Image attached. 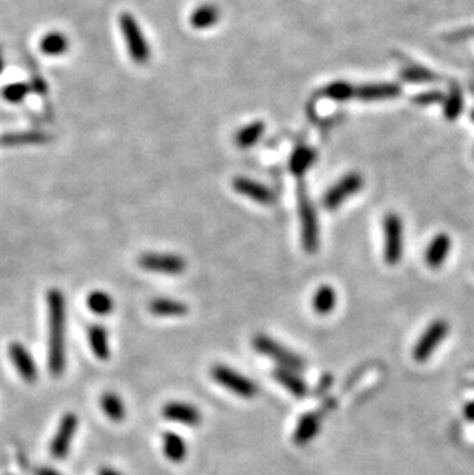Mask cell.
Wrapping results in <instances>:
<instances>
[{
  "instance_id": "cell-1",
  "label": "cell",
  "mask_w": 474,
  "mask_h": 475,
  "mask_svg": "<svg viewBox=\"0 0 474 475\" xmlns=\"http://www.w3.org/2000/svg\"><path fill=\"white\" fill-rule=\"evenodd\" d=\"M48 304V369L51 376H62L66 368V299L53 288L47 294Z\"/></svg>"
},
{
  "instance_id": "cell-2",
  "label": "cell",
  "mask_w": 474,
  "mask_h": 475,
  "mask_svg": "<svg viewBox=\"0 0 474 475\" xmlns=\"http://www.w3.org/2000/svg\"><path fill=\"white\" fill-rule=\"evenodd\" d=\"M253 346H254V350L260 354H264L265 357L277 362L279 364H281V368H288V369H293L298 372L305 369V360L300 357V355L293 352L291 350H288V347H285L284 345L274 340V338H271L264 334H259L254 337Z\"/></svg>"
},
{
  "instance_id": "cell-3",
  "label": "cell",
  "mask_w": 474,
  "mask_h": 475,
  "mask_svg": "<svg viewBox=\"0 0 474 475\" xmlns=\"http://www.w3.org/2000/svg\"><path fill=\"white\" fill-rule=\"evenodd\" d=\"M403 256V223L401 216L389 213L384 217V259L388 265H397Z\"/></svg>"
},
{
  "instance_id": "cell-4",
  "label": "cell",
  "mask_w": 474,
  "mask_h": 475,
  "mask_svg": "<svg viewBox=\"0 0 474 475\" xmlns=\"http://www.w3.org/2000/svg\"><path fill=\"white\" fill-rule=\"evenodd\" d=\"M119 22H121V30L126 45H128V53L133 62L138 65H145L150 61V48L138 20L131 14L123 13Z\"/></svg>"
},
{
  "instance_id": "cell-5",
  "label": "cell",
  "mask_w": 474,
  "mask_h": 475,
  "mask_svg": "<svg viewBox=\"0 0 474 475\" xmlns=\"http://www.w3.org/2000/svg\"><path fill=\"white\" fill-rule=\"evenodd\" d=\"M211 376L217 381L219 385L230 389V391L242 398H253L257 395V385L248 377L242 376L241 372L234 371L225 364H216L211 369Z\"/></svg>"
},
{
  "instance_id": "cell-6",
  "label": "cell",
  "mask_w": 474,
  "mask_h": 475,
  "mask_svg": "<svg viewBox=\"0 0 474 475\" xmlns=\"http://www.w3.org/2000/svg\"><path fill=\"white\" fill-rule=\"evenodd\" d=\"M450 333V325L448 321L439 319L435 320L419 337V340L413 350V357L416 362H427L433 352L437 350L439 345L444 342V338Z\"/></svg>"
},
{
  "instance_id": "cell-7",
  "label": "cell",
  "mask_w": 474,
  "mask_h": 475,
  "mask_svg": "<svg viewBox=\"0 0 474 475\" xmlns=\"http://www.w3.org/2000/svg\"><path fill=\"white\" fill-rule=\"evenodd\" d=\"M79 428V419L74 412H66L59 423V428L56 431V436L53 437V442L49 445L51 457L56 460L66 459L68 452L73 443V438Z\"/></svg>"
},
{
  "instance_id": "cell-8",
  "label": "cell",
  "mask_w": 474,
  "mask_h": 475,
  "mask_svg": "<svg viewBox=\"0 0 474 475\" xmlns=\"http://www.w3.org/2000/svg\"><path fill=\"white\" fill-rule=\"evenodd\" d=\"M139 265L150 271V273L177 276L182 274L186 268V261L176 254H160V252H147L140 256Z\"/></svg>"
},
{
  "instance_id": "cell-9",
  "label": "cell",
  "mask_w": 474,
  "mask_h": 475,
  "mask_svg": "<svg viewBox=\"0 0 474 475\" xmlns=\"http://www.w3.org/2000/svg\"><path fill=\"white\" fill-rule=\"evenodd\" d=\"M362 186H363V177L360 174L358 173L346 174L327 191L324 197V206L329 211L337 209L346 199H350L353 194L362 190Z\"/></svg>"
},
{
  "instance_id": "cell-10",
  "label": "cell",
  "mask_w": 474,
  "mask_h": 475,
  "mask_svg": "<svg viewBox=\"0 0 474 475\" xmlns=\"http://www.w3.org/2000/svg\"><path fill=\"white\" fill-rule=\"evenodd\" d=\"M300 218H302V243L307 252L312 254L319 248V225L312 203L305 194L300 197Z\"/></svg>"
},
{
  "instance_id": "cell-11",
  "label": "cell",
  "mask_w": 474,
  "mask_h": 475,
  "mask_svg": "<svg viewBox=\"0 0 474 475\" xmlns=\"http://www.w3.org/2000/svg\"><path fill=\"white\" fill-rule=\"evenodd\" d=\"M8 355L14 364L16 371L19 372V376L25 383L32 385L37 381L39 377V371L36 366V362H34L31 352L19 342H13L8 347Z\"/></svg>"
},
{
  "instance_id": "cell-12",
  "label": "cell",
  "mask_w": 474,
  "mask_h": 475,
  "mask_svg": "<svg viewBox=\"0 0 474 475\" xmlns=\"http://www.w3.org/2000/svg\"><path fill=\"white\" fill-rule=\"evenodd\" d=\"M164 417L169 421H177L182 425L196 426L202 420V415L198 408H194L190 403L183 402H169L164 406L162 409Z\"/></svg>"
},
{
  "instance_id": "cell-13",
  "label": "cell",
  "mask_w": 474,
  "mask_h": 475,
  "mask_svg": "<svg viewBox=\"0 0 474 475\" xmlns=\"http://www.w3.org/2000/svg\"><path fill=\"white\" fill-rule=\"evenodd\" d=\"M402 92L401 85L397 83H368L360 88H356V96L363 101H379L396 99Z\"/></svg>"
},
{
  "instance_id": "cell-14",
  "label": "cell",
  "mask_w": 474,
  "mask_h": 475,
  "mask_svg": "<svg viewBox=\"0 0 474 475\" xmlns=\"http://www.w3.org/2000/svg\"><path fill=\"white\" fill-rule=\"evenodd\" d=\"M233 188L237 192H241L242 196L257 203H264V205H268V203L274 200L273 192H271L269 188H267L265 185H262L259 182L247 179V177H236L233 180Z\"/></svg>"
},
{
  "instance_id": "cell-15",
  "label": "cell",
  "mask_w": 474,
  "mask_h": 475,
  "mask_svg": "<svg viewBox=\"0 0 474 475\" xmlns=\"http://www.w3.org/2000/svg\"><path fill=\"white\" fill-rule=\"evenodd\" d=\"M451 249V239L446 234H437L433 240L430 242L427 252H425V261L430 268L437 269L445 263L448 254Z\"/></svg>"
},
{
  "instance_id": "cell-16",
  "label": "cell",
  "mask_w": 474,
  "mask_h": 475,
  "mask_svg": "<svg viewBox=\"0 0 474 475\" xmlns=\"http://www.w3.org/2000/svg\"><path fill=\"white\" fill-rule=\"evenodd\" d=\"M320 429V417L319 414L308 412L299 420L298 426H296L293 440L298 446L308 445L312 438L319 434Z\"/></svg>"
},
{
  "instance_id": "cell-17",
  "label": "cell",
  "mask_w": 474,
  "mask_h": 475,
  "mask_svg": "<svg viewBox=\"0 0 474 475\" xmlns=\"http://www.w3.org/2000/svg\"><path fill=\"white\" fill-rule=\"evenodd\" d=\"M273 377L277 383H281L294 397L302 398L308 394V388L305 385V381L299 377L298 371L288 368H277L273 371Z\"/></svg>"
},
{
  "instance_id": "cell-18",
  "label": "cell",
  "mask_w": 474,
  "mask_h": 475,
  "mask_svg": "<svg viewBox=\"0 0 474 475\" xmlns=\"http://www.w3.org/2000/svg\"><path fill=\"white\" fill-rule=\"evenodd\" d=\"M148 309L151 314H154L157 317H182L190 311L183 302L174 299H165V297L152 300L148 304Z\"/></svg>"
},
{
  "instance_id": "cell-19",
  "label": "cell",
  "mask_w": 474,
  "mask_h": 475,
  "mask_svg": "<svg viewBox=\"0 0 474 475\" xmlns=\"http://www.w3.org/2000/svg\"><path fill=\"white\" fill-rule=\"evenodd\" d=\"M88 342L91 346L92 354L102 362H105L109 359V340H108V333L107 328L102 325H92L88 329Z\"/></svg>"
},
{
  "instance_id": "cell-20",
  "label": "cell",
  "mask_w": 474,
  "mask_h": 475,
  "mask_svg": "<svg viewBox=\"0 0 474 475\" xmlns=\"http://www.w3.org/2000/svg\"><path fill=\"white\" fill-rule=\"evenodd\" d=\"M49 140L47 132L40 131H25V132H10L0 135V147H20V145H32V143H44Z\"/></svg>"
},
{
  "instance_id": "cell-21",
  "label": "cell",
  "mask_w": 474,
  "mask_h": 475,
  "mask_svg": "<svg viewBox=\"0 0 474 475\" xmlns=\"http://www.w3.org/2000/svg\"><path fill=\"white\" fill-rule=\"evenodd\" d=\"M337 303V294L329 285L320 286L316 291L315 297H312V308L320 316H327L336 308Z\"/></svg>"
},
{
  "instance_id": "cell-22",
  "label": "cell",
  "mask_w": 474,
  "mask_h": 475,
  "mask_svg": "<svg viewBox=\"0 0 474 475\" xmlns=\"http://www.w3.org/2000/svg\"><path fill=\"white\" fill-rule=\"evenodd\" d=\"M217 20H219L217 6L209 5V4L196 8L190 17L191 27L196 30H205V28L213 27V25L217 23Z\"/></svg>"
},
{
  "instance_id": "cell-23",
  "label": "cell",
  "mask_w": 474,
  "mask_h": 475,
  "mask_svg": "<svg viewBox=\"0 0 474 475\" xmlns=\"http://www.w3.org/2000/svg\"><path fill=\"white\" fill-rule=\"evenodd\" d=\"M162 440H164V452L169 460L179 463L185 459L186 445L179 434H176V432H165Z\"/></svg>"
},
{
  "instance_id": "cell-24",
  "label": "cell",
  "mask_w": 474,
  "mask_h": 475,
  "mask_svg": "<svg viewBox=\"0 0 474 475\" xmlns=\"http://www.w3.org/2000/svg\"><path fill=\"white\" fill-rule=\"evenodd\" d=\"M265 132V125L264 122H253L247 126H243V128L236 134V145L242 148V149H247L251 148L254 143H256L262 135Z\"/></svg>"
},
{
  "instance_id": "cell-25",
  "label": "cell",
  "mask_w": 474,
  "mask_h": 475,
  "mask_svg": "<svg viewBox=\"0 0 474 475\" xmlns=\"http://www.w3.org/2000/svg\"><path fill=\"white\" fill-rule=\"evenodd\" d=\"M100 406L107 417L111 421H122L125 419V406L122 398L114 393H105L100 397Z\"/></svg>"
},
{
  "instance_id": "cell-26",
  "label": "cell",
  "mask_w": 474,
  "mask_h": 475,
  "mask_svg": "<svg viewBox=\"0 0 474 475\" xmlns=\"http://www.w3.org/2000/svg\"><path fill=\"white\" fill-rule=\"evenodd\" d=\"M87 307L97 316H108L114 309V302L105 291H92L87 297Z\"/></svg>"
},
{
  "instance_id": "cell-27",
  "label": "cell",
  "mask_w": 474,
  "mask_h": 475,
  "mask_svg": "<svg viewBox=\"0 0 474 475\" xmlns=\"http://www.w3.org/2000/svg\"><path fill=\"white\" fill-rule=\"evenodd\" d=\"M315 159H316V152L312 151L308 147H300L296 149V152L293 154L291 160H290V169L291 173L296 175H302L305 174V171L315 164Z\"/></svg>"
},
{
  "instance_id": "cell-28",
  "label": "cell",
  "mask_w": 474,
  "mask_h": 475,
  "mask_svg": "<svg viewBox=\"0 0 474 475\" xmlns=\"http://www.w3.org/2000/svg\"><path fill=\"white\" fill-rule=\"evenodd\" d=\"M68 39L62 32H48L47 36L40 40V49L48 56H61L66 53Z\"/></svg>"
},
{
  "instance_id": "cell-29",
  "label": "cell",
  "mask_w": 474,
  "mask_h": 475,
  "mask_svg": "<svg viewBox=\"0 0 474 475\" xmlns=\"http://www.w3.org/2000/svg\"><path fill=\"white\" fill-rule=\"evenodd\" d=\"M444 101H445L444 116L448 118V121H456L463 109L462 90L457 87V85H451L450 92H448Z\"/></svg>"
},
{
  "instance_id": "cell-30",
  "label": "cell",
  "mask_w": 474,
  "mask_h": 475,
  "mask_svg": "<svg viewBox=\"0 0 474 475\" xmlns=\"http://www.w3.org/2000/svg\"><path fill=\"white\" fill-rule=\"evenodd\" d=\"M401 78L405 82H413V83H427V82H436L440 78L433 73L427 70V68H423L420 65H414V63H408L406 65L402 73H401Z\"/></svg>"
},
{
  "instance_id": "cell-31",
  "label": "cell",
  "mask_w": 474,
  "mask_h": 475,
  "mask_svg": "<svg viewBox=\"0 0 474 475\" xmlns=\"http://www.w3.org/2000/svg\"><path fill=\"white\" fill-rule=\"evenodd\" d=\"M324 94L332 100L345 101L356 96V88L353 87V85L346 83V82H334V83H329L328 87L324 90Z\"/></svg>"
},
{
  "instance_id": "cell-32",
  "label": "cell",
  "mask_w": 474,
  "mask_h": 475,
  "mask_svg": "<svg viewBox=\"0 0 474 475\" xmlns=\"http://www.w3.org/2000/svg\"><path fill=\"white\" fill-rule=\"evenodd\" d=\"M31 91H32L31 83H25V82L10 83L8 87L4 88L2 96L5 100L11 101V104H19V101H22L25 97H27Z\"/></svg>"
},
{
  "instance_id": "cell-33",
  "label": "cell",
  "mask_w": 474,
  "mask_h": 475,
  "mask_svg": "<svg viewBox=\"0 0 474 475\" xmlns=\"http://www.w3.org/2000/svg\"><path fill=\"white\" fill-rule=\"evenodd\" d=\"M445 100V94L442 91L439 90H431V91H425V92H420L416 97L413 99L414 104L418 105H435V104H440V101Z\"/></svg>"
},
{
  "instance_id": "cell-34",
  "label": "cell",
  "mask_w": 474,
  "mask_h": 475,
  "mask_svg": "<svg viewBox=\"0 0 474 475\" xmlns=\"http://www.w3.org/2000/svg\"><path fill=\"white\" fill-rule=\"evenodd\" d=\"M471 37H474V27L456 30V31L448 34L445 39L448 42H462V40H467V39H471Z\"/></svg>"
},
{
  "instance_id": "cell-35",
  "label": "cell",
  "mask_w": 474,
  "mask_h": 475,
  "mask_svg": "<svg viewBox=\"0 0 474 475\" xmlns=\"http://www.w3.org/2000/svg\"><path fill=\"white\" fill-rule=\"evenodd\" d=\"M31 88H32V91H36L37 94H45V92H47V83L44 82V79L37 78V75H36V78H34L32 82H31Z\"/></svg>"
},
{
  "instance_id": "cell-36",
  "label": "cell",
  "mask_w": 474,
  "mask_h": 475,
  "mask_svg": "<svg viewBox=\"0 0 474 475\" xmlns=\"http://www.w3.org/2000/svg\"><path fill=\"white\" fill-rule=\"evenodd\" d=\"M463 415L468 421H474V402H470V403L465 405Z\"/></svg>"
},
{
  "instance_id": "cell-37",
  "label": "cell",
  "mask_w": 474,
  "mask_h": 475,
  "mask_svg": "<svg viewBox=\"0 0 474 475\" xmlns=\"http://www.w3.org/2000/svg\"><path fill=\"white\" fill-rule=\"evenodd\" d=\"M34 475H61L56 469L47 468V466H42V468H37L34 471Z\"/></svg>"
},
{
  "instance_id": "cell-38",
  "label": "cell",
  "mask_w": 474,
  "mask_h": 475,
  "mask_svg": "<svg viewBox=\"0 0 474 475\" xmlns=\"http://www.w3.org/2000/svg\"><path fill=\"white\" fill-rule=\"evenodd\" d=\"M99 475H122L119 471L113 469V468H102L99 471Z\"/></svg>"
},
{
  "instance_id": "cell-39",
  "label": "cell",
  "mask_w": 474,
  "mask_h": 475,
  "mask_svg": "<svg viewBox=\"0 0 474 475\" xmlns=\"http://www.w3.org/2000/svg\"><path fill=\"white\" fill-rule=\"evenodd\" d=\"M4 70V61H2V57H0V73H2Z\"/></svg>"
},
{
  "instance_id": "cell-40",
  "label": "cell",
  "mask_w": 474,
  "mask_h": 475,
  "mask_svg": "<svg viewBox=\"0 0 474 475\" xmlns=\"http://www.w3.org/2000/svg\"><path fill=\"white\" fill-rule=\"evenodd\" d=\"M471 118H473V122H474V109L471 111Z\"/></svg>"
}]
</instances>
